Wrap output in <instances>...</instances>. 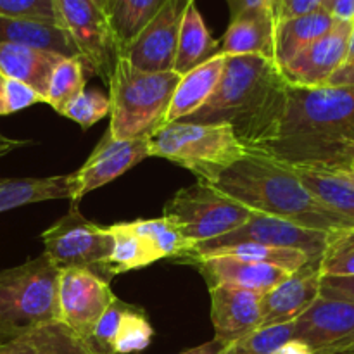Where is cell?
<instances>
[{"mask_svg":"<svg viewBox=\"0 0 354 354\" xmlns=\"http://www.w3.org/2000/svg\"><path fill=\"white\" fill-rule=\"evenodd\" d=\"M165 3L166 0H107L106 16L120 48V55L154 19Z\"/></svg>","mask_w":354,"mask_h":354,"instance_id":"f1b7e54d","label":"cell"},{"mask_svg":"<svg viewBox=\"0 0 354 354\" xmlns=\"http://www.w3.org/2000/svg\"><path fill=\"white\" fill-rule=\"evenodd\" d=\"M149 158V137L114 138L106 130L83 166L71 173V203L78 204L86 194L107 185Z\"/></svg>","mask_w":354,"mask_h":354,"instance_id":"4fadbf2b","label":"cell"},{"mask_svg":"<svg viewBox=\"0 0 354 354\" xmlns=\"http://www.w3.org/2000/svg\"><path fill=\"white\" fill-rule=\"evenodd\" d=\"M71 173L45 178H0V213L44 201H71Z\"/></svg>","mask_w":354,"mask_h":354,"instance_id":"484cf974","label":"cell"},{"mask_svg":"<svg viewBox=\"0 0 354 354\" xmlns=\"http://www.w3.org/2000/svg\"><path fill=\"white\" fill-rule=\"evenodd\" d=\"M294 337V322L280 325H263L239 341L225 346L220 354H272Z\"/></svg>","mask_w":354,"mask_h":354,"instance_id":"e575fe53","label":"cell"},{"mask_svg":"<svg viewBox=\"0 0 354 354\" xmlns=\"http://www.w3.org/2000/svg\"><path fill=\"white\" fill-rule=\"evenodd\" d=\"M335 21H348L353 23L354 21V0H334L330 10Z\"/></svg>","mask_w":354,"mask_h":354,"instance_id":"7bdbcfd3","label":"cell"},{"mask_svg":"<svg viewBox=\"0 0 354 354\" xmlns=\"http://www.w3.org/2000/svg\"><path fill=\"white\" fill-rule=\"evenodd\" d=\"M354 59V21L351 26V33H349V44H348V55H346V62Z\"/></svg>","mask_w":354,"mask_h":354,"instance_id":"681fc988","label":"cell"},{"mask_svg":"<svg viewBox=\"0 0 354 354\" xmlns=\"http://www.w3.org/2000/svg\"><path fill=\"white\" fill-rule=\"evenodd\" d=\"M0 16L41 21L62 26L55 0H0Z\"/></svg>","mask_w":354,"mask_h":354,"instance_id":"8d00e7d4","label":"cell"},{"mask_svg":"<svg viewBox=\"0 0 354 354\" xmlns=\"http://www.w3.org/2000/svg\"><path fill=\"white\" fill-rule=\"evenodd\" d=\"M207 256H234V258L248 259L254 263H266V265L279 266V268L287 270L290 273H296L299 270L306 268L308 265H317L311 261L304 252L294 251V249L272 248V245L254 244V242H242V244L227 245L213 251ZM203 258V256H199Z\"/></svg>","mask_w":354,"mask_h":354,"instance_id":"d6a6232c","label":"cell"},{"mask_svg":"<svg viewBox=\"0 0 354 354\" xmlns=\"http://www.w3.org/2000/svg\"><path fill=\"white\" fill-rule=\"evenodd\" d=\"M320 296L354 304V277H322Z\"/></svg>","mask_w":354,"mask_h":354,"instance_id":"f35d334b","label":"cell"},{"mask_svg":"<svg viewBox=\"0 0 354 354\" xmlns=\"http://www.w3.org/2000/svg\"><path fill=\"white\" fill-rule=\"evenodd\" d=\"M318 272L322 277H354V227L328 234Z\"/></svg>","mask_w":354,"mask_h":354,"instance_id":"836d02e7","label":"cell"},{"mask_svg":"<svg viewBox=\"0 0 354 354\" xmlns=\"http://www.w3.org/2000/svg\"><path fill=\"white\" fill-rule=\"evenodd\" d=\"M320 282L318 265H308L263 294V325H280L296 320L318 299Z\"/></svg>","mask_w":354,"mask_h":354,"instance_id":"ac0fdd59","label":"cell"},{"mask_svg":"<svg viewBox=\"0 0 354 354\" xmlns=\"http://www.w3.org/2000/svg\"><path fill=\"white\" fill-rule=\"evenodd\" d=\"M227 3L230 9V19H235L245 12H252V10H270L268 0H227Z\"/></svg>","mask_w":354,"mask_h":354,"instance_id":"60d3db41","label":"cell"},{"mask_svg":"<svg viewBox=\"0 0 354 354\" xmlns=\"http://www.w3.org/2000/svg\"><path fill=\"white\" fill-rule=\"evenodd\" d=\"M131 228L145 239L158 259H185L192 254L194 244L187 241L178 227L166 216L130 221Z\"/></svg>","mask_w":354,"mask_h":354,"instance_id":"f546056e","label":"cell"},{"mask_svg":"<svg viewBox=\"0 0 354 354\" xmlns=\"http://www.w3.org/2000/svg\"><path fill=\"white\" fill-rule=\"evenodd\" d=\"M335 173H341V175H344L346 178L351 180V182L354 183V142H353L351 149H349V154H348V158H346L344 166H342V169H339V171H335Z\"/></svg>","mask_w":354,"mask_h":354,"instance_id":"7dc6e473","label":"cell"},{"mask_svg":"<svg viewBox=\"0 0 354 354\" xmlns=\"http://www.w3.org/2000/svg\"><path fill=\"white\" fill-rule=\"evenodd\" d=\"M109 232L113 235V252L102 266V275L107 280L159 261L151 245L131 228L130 223L111 225Z\"/></svg>","mask_w":354,"mask_h":354,"instance_id":"83f0119b","label":"cell"},{"mask_svg":"<svg viewBox=\"0 0 354 354\" xmlns=\"http://www.w3.org/2000/svg\"><path fill=\"white\" fill-rule=\"evenodd\" d=\"M114 297L109 280L100 273L88 268L59 270V320L85 341Z\"/></svg>","mask_w":354,"mask_h":354,"instance_id":"8fae6325","label":"cell"},{"mask_svg":"<svg viewBox=\"0 0 354 354\" xmlns=\"http://www.w3.org/2000/svg\"><path fill=\"white\" fill-rule=\"evenodd\" d=\"M92 75L88 64L83 57H64L52 73L48 80L47 92H45V104L52 107L55 113L61 114L62 109L75 99L76 95L85 90L88 76Z\"/></svg>","mask_w":354,"mask_h":354,"instance_id":"4dcf8cb0","label":"cell"},{"mask_svg":"<svg viewBox=\"0 0 354 354\" xmlns=\"http://www.w3.org/2000/svg\"><path fill=\"white\" fill-rule=\"evenodd\" d=\"M180 78L182 76L175 71H138L120 55L107 82L111 99L109 133L124 140L149 137L158 130L165 124Z\"/></svg>","mask_w":354,"mask_h":354,"instance_id":"277c9868","label":"cell"},{"mask_svg":"<svg viewBox=\"0 0 354 354\" xmlns=\"http://www.w3.org/2000/svg\"><path fill=\"white\" fill-rule=\"evenodd\" d=\"M325 85L330 86H354V59L349 62H344L334 75L328 78Z\"/></svg>","mask_w":354,"mask_h":354,"instance_id":"b9f144b4","label":"cell"},{"mask_svg":"<svg viewBox=\"0 0 354 354\" xmlns=\"http://www.w3.org/2000/svg\"><path fill=\"white\" fill-rule=\"evenodd\" d=\"M59 270L45 254L0 272V344L59 320Z\"/></svg>","mask_w":354,"mask_h":354,"instance_id":"8992f818","label":"cell"},{"mask_svg":"<svg viewBox=\"0 0 354 354\" xmlns=\"http://www.w3.org/2000/svg\"><path fill=\"white\" fill-rule=\"evenodd\" d=\"M192 0H166L154 19L137 35L121 54L135 69L144 73L173 71L180 26Z\"/></svg>","mask_w":354,"mask_h":354,"instance_id":"5bb4252c","label":"cell"},{"mask_svg":"<svg viewBox=\"0 0 354 354\" xmlns=\"http://www.w3.org/2000/svg\"><path fill=\"white\" fill-rule=\"evenodd\" d=\"M92 2L95 3L97 7H100V9H102V10H106V2H107V0H92Z\"/></svg>","mask_w":354,"mask_h":354,"instance_id":"816d5d0a","label":"cell"},{"mask_svg":"<svg viewBox=\"0 0 354 354\" xmlns=\"http://www.w3.org/2000/svg\"><path fill=\"white\" fill-rule=\"evenodd\" d=\"M111 113V99L107 93L99 88L83 90L80 95H76L68 106L62 109V116L78 123L83 130H88L95 123Z\"/></svg>","mask_w":354,"mask_h":354,"instance_id":"d590c367","label":"cell"},{"mask_svg":"<svg viewBox=\"0 0 354 354\" xmlns=\"http://www.w3.org/2000/svg\"><path fill=\"white\" fill-rule=\"evenodd\" d=\"M272 354H315L313 349L308 344H304L299 339H289L287 342H283L280 348H277Z\"/></svg>","mask_w":354,"mask_h":354,"instance_id":"ee69618b","label":"cell"},{"mask_svg":"<svg viewBox=\"0 0 354 354\" xmlns=\"http://www.w3.org/2000/svg\"><path fill=\"white\" fill-rule=\"evenodd\" d=\"M154 328L149 322L147 313L142 308L133 304H121L120 317H118L116 330H114L113 354H131L140 353L152 342Z\"/></svg>","mask_w":354,"mask_h":354,"instance_id":"1f68e13d","label":"cell"},{"mask_svg":"<svg viewBox=\"0 0 354 354\" xmlns=\"http://www.w3.org/2000/svg\"><path fill=\"white\" fill-rule=\"evenodd\" d=\"M55 6L62 28L78 48L80 57L88 64L92 75L100 76L107 85L120 59V48L106 10L97 7L92 0H55Z\"/></svg>","mask_w":354,"mask_h":354,"instance_id":"30bf717a","label":"cell"},{"mask_svg":"<svg viewBox=\"0 0 354 354\" xmlns=\"http://www.w3.org/2000/svg\"><path fill=\"white\" fill-rule=\"evenodd\" d=\"M351 26L353 23L348 21H335L330 31L280 68L286 82L292 86L325 85L346 62Z\"/></svg>","mask_w":354,"mask_h":354,"instance_id":"9a60e30c","label":"cell"},{"mask_svg":"<svg viewBox=\"0 0 354 354\" xmlns=\"http://www.w3.org/2000/svg\"><path fill=\"white\" fill-rule=\"evenodd\" d=\"M318 9H324V7H322V0H283L279 21L304 16V14H311ZM279 21H277V23H279Z\"/></svg>","mask_w":354,"mask_h":354,"instance_id":"ab89813d","label":"cell"},{"mask_svg":"<svg viewBox=\"0 0 354 354\" xmlns=\"http://www.w3.org/2000/svg\"><path fill=\"white\" fill-rule=\"evenodd\" d=\"M223 348H225V344H221L220 341L213 339V341L204 342V344L196 346V348H192V349H185V351H182L178 354H220L221 351H223Z\"/></svg>","mask_w":354,"mask_h":354,"instance_id":"f6af8a7d","label":"cell"},{"mask_svg":"<svg viewBox=\"0 0 354 354\" xmlns=\"http://www.w3.org/2000/svg\"><path fill=\"white\" fill-rule=\"evenodd\" d=\"M225 59L227 55L216 54L180 78L166 113L165 124L185 120L206 104L220 82Z\"/></svg>","mask_w":354,"mask_h":354,"instance_id":"44dd1931","label":"cell"},{"mask_svg":"<svg viewBox=\"0 0 354 354\" xmlns=\"http://www.w3.org/2000/svg\"><path fill=\"white\" fill-rule=\"evenodd\" d=\"M254 214L211 183L197 180L194 185L180 189L166 203L165 213L182 230L187 241L196 244L230 234Z\"/></svg>","mask_w":354,"mask_h":354,"instance_id":"52a82bcc","label":"cell"},{"mask_svg":"<svg viewBox=\"0 0 354 354\" xmlns=\"http://www.w3.org/2000/svg\"><path fill=\"white\" fill-rule=\"evenodd\" d=\"M327 232L301 227V225L282 220V218L254 213L244 225L235 228L230 234L223 235V237L213 239V241L203 242V244L194 245L192 254L187 256L185 259L207 256L213 251H216V249L227 248V245L242 244V242H254V244L272 245V248H283L301 251L304 252L311 261L318 265L325 248H327ZM185 259H183V261H185Z\"/></svg>","mask_w":354,"mask_h":354,"instance_id":"9c48e42d","label":"cell"},{"mask_svg":"<svg viewBox=\"0 0 354 354\" xmlns=\"http://www.w3.org/2000/svg\"><path fill=\"white\" fill-rule=\"evenodd\" d=\"M0 354H99L62 320L47 322L0 344Z\"/></svg>","mask_w":354,"mask_h":354,"instance_id":"7402d4cb","label":"cell"},{"mask_svg":"<svg viewBox=\"0 0 354 354\" xmlns=\"http://www.w3.org/2000/svg\"><path fill=\"white\" fill-rule=\"evenodd\" d=\"M275 24V19L266 9L252 10L230 19L227 31L218 41V54L261 55L273 61Z\"/></svg>","mask_w":354,"mask_h":354,"instance_id":"d6986e66","label":"cell"},{"mask_svg":"<svg viewBox=\"0 0 354 354\" xmlns=\"http://www.w3.org/2000/svg\"><path fill=\"white\" fill-rule=\"evenodd\" d=\"M322 204L354 225V183L344 175L310 166H290Z\"/></svg>","mask_w":354,"mask_h":354,"instance_id":"4316f807","label":"cell"},{"mask_svg":"<svg viewBox=\"0 0 354 354\" xmlns=\"http://www.w3.org/2000/svg\"><path fill=\"white\" fill-rule=\"evenodd\" d=\"M185 263L197 266L209 286L228 283L258 294H266L283 282L287 277L292 275L279 266L248 261L234 256H203V258H189L185 259Z\"/></svg>","mask_w":354,"mask_h":354,"instance_id":"e0dca14e","label":"cell"},{"mask_svg":"<svg viewBox=\"0 0 354 354\" xmlns=\"http://www.w3.org/2000/svg\"><path fill=\"white\" fill-rule=\"evenodd\" d=\"M282 3L283 0H268V9L270 12H272L273 19H275V23L279 21V16H280V9H282Z\"/></svg>","mask_w":354,"mask_h":354,"instance_id":"c3c4849f","label":"cell"},{"mask_svg":"<svg viewBox=\"0 0 354 354\" xmlns=\"http://www.w3.org/2000/svg\"><path fill=\"white\" fill-rule=\"evenodd\" d=\"M335 24L332 14L325 9H318L304 16L282 19L275 24V52L273 62L283 68L292 61L301 50L324 37Z\"/></svg>","mask_w":354,"mask_h":354,"instance_id":"603a6c76","label":"cell"},{"mask_svg":"<svg viewBox=\"0 0 354 354\" xmlns=\"http://www.w3.org/2000/svg\"><path fill=\"white\" fill-rule=\"evenodd\" d=\"M218 54V40L207 30L196 2H189L180 26L173 71L183 76Z\"/></svg>","mask_w":354,"mask_h":354,"instance_id":"d4e9b609","label":"cell"},{"mask_svg":"<svg viewBox=\"0 0 354 354\" xmlns=\"http://www.w3.org/2000/svg\"><path fill=\"white\" fill-rule=\"evenodd\" d=\"M354 142V86H292L279 137L263 154L289 166L339 171Z\"/></svg>","mask_w":354,"mask_h":354,"instance_id":"6da1fadb","label":"cell"},{"mask_svg":"<svg viewBox=\"0 0 354 354\" xmlns=\"http://www.w3.org/2000/svg\"><path fill=\"white\" fill-rule=\"evenodd\" d=\"M64 55L19 44H0V73L45 97L48 80ZM45 102V100H44Z\"/></svg>","mask_w":354,"mask_h":354,"instance_id":"ffe728a7","label":"cell"},{"mask_svg":"<svg viewBox=\"0 0 354 354\" xmlns=\"http://www.w3.org/2000/svg\"><path fill=\"white\" fill-rule=\"evenodd\" d=\"M287 104L279 66L261 55H227L216 88L185 123H227L248 151L265 152L277 140Z\"/></svg>","mask_w":354,"mask_h":354,"instance_id":"7a4b0ae2","label":"cell"},{"mask_svg":"<svg viewBox=\"0 0 354 354\" xmlns=\"http://www.w3.org/2000/svg\"><path fill=\"white\" fill-rule=\"evenodd\" d=\"M214 339L228 346L263 325V294L241 287L209 286Z\"/></svg>","mask_w":354,"mask_h":354,"instance_id":"2e32d148","label":"cell"},{"mask_svg":"<svg viewBox=\"0 0 354 354\" xmlns=\"http://www.w3.org/2000/svg\"><path fill=\"white\" fill-rule=\"evenodd\" d=\"M30 142H24V140H14V138L6 137V135L0 133V158L6 154H9L10 151L17 147H23V145H28Z\"/></svg>","mask_w":354,"mask_h":354,"instance_id":"bcb514c9","label":"cell"},{"mask_svg":"<svg viewBox=\"0 0 354 354\" xmlns=\"http://www.w3.org/2000/svg\"><path fill=\"white\" fill-rule=\"evenodd\" d=\"M207 183L254 213L282 218L301 227L327 234L354 227L351 221L322 204L289 165L263 152H248Z\"/></svg>","mask_w":354,"mask_h":354,"instance_id":"3957f363","label":"cell"},{"mask_svg":"<svg viewBox=\"0 0 354 354\" xmlns=\"http://www.w3.org/2000/svg\"><path fill=\"white\" fill-rule=\"evenodd\" d=\"M245 145L227 123L161 124L149 135V158H162L192 171L203 182L244 158Z\"/></svg>","mask_w":354,"mask_h":354,"instance_id":"5b68a950","label":"cell"},{"mask_svg":"<svg viewBox=\"0 0 354 354\" xmlns=\"http://www.w3.org/2000/svg\"><path fill=\"white\" fill-rule=\"evenodd\" d=\"M0 44H19L75 57L78 48L62 26L21 17L0 16Z\"/></svg>","mask_w":354,"mask_h":354,"instance_id":"cb8c5ba5","label":"cell"},{"mask_svg":"<svg viewBox=\"0 0 354 354\" xmlns=\"http://www.w3.org/2000/svg\"><path fill=\"white\" fill-rule=\"evenodd\" d=\"M332 3H334V0H322V7H324L325 10H330Z\"/></svg>","mask_w":354,"mask_h":354,"instance_id":"f907efd6","label":"cell"},{"mask_svg":"<svg viewBox=\"0 0 354 354\" xmlns=\"http://www.w3.org/2000/svg\"><path fill=\"white\" fill-rule=\"evenodd\" d=\"M294 339L315 354H354V304L318 296L294 320Z\"/></svg>","mask_w":354,"mask_h":354,"instance_id":"7c38bea8","label":"cell"},{"mask_svg":"<svg viewBox=\"0 0 354 354\" xmlns=\"http://www.w3.org/2000/svg\"><path fill=\"white\" fill-rule=\"evenodd\" d=\"M44 254L57 270L88 268L102 275V266L113 252L109 227L86 220L71 203L68 213L41 234Z\"/></svg>","mask_w":354,"mask_h":354,"instance_id":"ba28073f","label":"cell"},{"mask_svg":"<svg viewBox=\"0 0 354 354\" xmlns=\"http://www.w3.org/2000/svg\"><path fill=\"white\" fill-rule=\"evenodd\" d=\"M40 102H44V97L35 90L0 73V116L19 113Z\"/></svg>","mask_w":354,"mask_h":354,"instance_id":"74e56055","label":"cell"}]
</instances>
